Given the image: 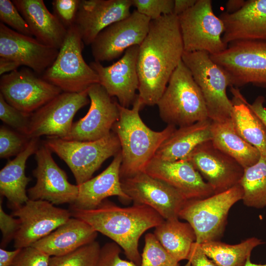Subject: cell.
<instances>
[{
	"instance_id": "obj_1",
	"label": "cell",
	"mask_w": 266,
	"mask_h": 266,
	"mask_svg": "<svg viewBox=\"0 0 266 266\" xmlns=\"http://www.w3.org/2000/svg\"><path fill=\"white\" fill-rule=\"evenodd\" d=\"M184 52L177 16L173 13L151 20L137 60V95L143 105H157Z\"/></svg>"
},
{
	"instance_id": "obj_2",
	"label": "cell",
	"mask_w": 266,
	"mask_h": 266,
	"mask_svg": "<svg viewBox=\"0 0 266 266\" xmlns=\"http://www.w3.org/2000/svg\"><path fill=\"white\" fill-rule=\"evenodd\" d=\"M69 210L71 216L86 222L118 244L129 261L137 266L141 260L138 249L139 238L146 231L165 220L146 205L134 204L122 207L106 200L95 209L83 210L70 206Z\"/></svg>"
},
{
	"instance_id": "obj_3",
	"label": "cell",
	"mask_w": 266,
	"mask_h": 266,
	"mask_svg": "<svg viewBox=\"0 0 266 266\" xmlns=\"http://www.w3.org/2000/svg\"><path fill=\"white\" fill-rule=\"evenodd\" d=\"M143 106L138 95L131 109L118 103L119 118L112 131L117 135L121 145V179L144 172L159 147L176 129L174 126L167 125L161 131L151 130L139 115Z\"/></svg>"
},
{
	"instance_id": "obj_4",
	"label": "cell",
	"mask_w": 266,
	"mask_h": 266,
	"mask_svg": "<svg viewBox=\"0 0 266 266\" xmlns=\"http://www.w3.org/2000/svg\"><path fill=\"white\" fill-rule=\"evenodd\" d=\"M157 105L160 117L167 125L179 128L209 119L202 93L182 60Z\"/></svg>"
},
{
	"instance_id": "obj_5",
	"label": "cell",
	"mask_w": 266,
	"mask_h": 266,
	"mask_svg": "<svg viewBox=\"0 0 266 266\" xmlns=\"http://www.w3.org/2000/svg\"><path fill=\"white\" fill-rule=\"evenodd\" d=\"M243 195L242 188L239 184L204 199L186 200L179 218L186 220L192 226L197 243L218 240L224 233L231 208L242 200Z\"/></svg>"
},
{
	"instance_id": "obj_6",
	"label": "cell",
	"mask_w": 266,
	"mask_h": 266,
	"mask_svg": "<svg viewBox=\"0 0 266 266\" xmlns=\"http://www.w3.org/2000/svg\"><path fill=\"white\" fill-rule=\"evenodd\" d=\"M83 44L75 25L67 29L56 59L41 77L63 92L80 93L99 83L98 74L83 58Z\"/></svg>"
},
{
	"instance_id": "obj_7",
	"label": "cell",
	"mask_w": 266,
	"mask_h": 266,
	"mask_svg": "<svg viewBox=\"0 0 266 266\" xmlns=\"http://www.w3.org/2000/svg\"><path fill=\"white\" fill-rule=\"evenodd\" d=\"M42 143L67 164L77 185L90 179L106 159L121 151L119 138L113 131L96 141H71L48 137Z\"/></svg>"
},
{
	"instance_id": "obj_8",
	"label": "cell",
	"mask_w": 266,
	"mask_h": 266,
	"mask_svg": "<svg viewBox=\"0 0 266 266\" xmlns=\"http://www.w3.org/2000/svg\"><path fill=\"white\" fill-rule=\"evenodd\" d=\"M182 60L202 93L208 118L214 122L230 119L233 104L227 95V88L231 86L227 72L206 52H184Z\"/></svg>"
},
{
	"instance_id": "obj_9",
	"label": "cell",
	"mask_w": 266,
	"mask_h": 266,
	"mask_svg": "<svg viewBox=\"0 0 266 266\" xmlns=\"http://www.w3.org/2000/svg\"><path fill=\"white\" fill-rule=\"evenodd\" d=\"M184 52L220 53L228 45L222 39L223 22L214 14L212 1L197 0L191 8L178 16Z\"/></svg>"
},
{
	"instance_id": "obj_10",
	"label": "cell",
	"mask_w": 266,
	"mask_h": 266,
	"mask_svg": "<svg viewBox=\"0 0 266 266\" xmlns=\"http://www.w3.org/2000/svg\"><path fill=\"white\" fill-rule=\"evenodd\" d=\"M210 57L229 74L231 87L252 84L266 88V41L233 42L223 51Z\"/></svg>"
},
{
	"instance_id": "obj_11",
	"label": "cell",
	"mask_w": 266,
	"mask_h": 266,
	"mask_svg": "<svg viewBox=\"0 0 266 266\" xmlns=\"http://www.w3.org/2000/svg\"><path fill=\"white\" fill-rule=\"evenodd\" d=\"M89 101L88 89L80 93L62 92L31 114L27 136L64 138L71 131L76 113Z\"/></svg>"
},
{
	"instance_id": "obj_12",
	"label": "cell",
	"mask_w": 266,
	"mask_h": 266,
	"mask_svg": "<svg viewBox=\"0 0 266 266\" xmlns=\"http://www.w3.org/2000/svg\"><path fill=\"white\" fill-rule=\"evenodd\" d=\"M0 91L7 102L29 115L63 92L26 68L0 76Z\"/></svg>"
},
{
	"instance_id": "obj_13",
	"label": "cell",
	"mask_w": 266,
	"mask_h": 266,
	"mask_svg": "<svg viewBox=\"0 0 266 266\" xmlns=\"http://www.w3.org/2000/svg\"><path fill=\"white\" fill-rule=\"evenodd\" d=\"M12 215L18 217L19 229L14 239L15 249L32 246L71 218L70 210L56 207L43 200H30L13 209Z\"/></svg>"
},
{
	"instance_id": "obj_14",
	"label": "cell",
	"mask_w": 266,
	"mask_h": 266,
	"mask_svg": "<svg viewBox=\"0 0 266 266\" xmlns=\"http://www.w3.org/2000/svg\"><path fill=\"white\" fill-rule=\"evenodd\" d=\"M151 19L133 10L127 18L101 31L91 44L95 61H111L129 48L139 46L146 36Z\"/></svg>"
},
{
	"instance_id": "obj_15",
	"label": "cell",
	"mask_w": 266,
	"mask_h": 266,
	"mask_svg": "<svg viewBox=\"0 0 266 266\" xmlns=\"http://www.w3.org/2000/svg\"><path fill=\"white\" fill-rule=\"evenodd\" d=\"M122 188L134 204L146 205L165 220L179 218L186 200L175 189L145 172L121 179Z\"/></svg>"
},
{
	"instance_id": "obj_16",
	"label": "cell",
	"mask_w": 266,
	"mask_h": 266,
	"mask_svg": "<svg viewBox=\"0 0 266 266\" xmlns=\"http://www.w3.org/2000/svg\"><path fill=\"white\" fill-rule=\"evenodd\" d=\"M51 151L43 143L35 153L37 166L33 171L35 185L27 190L30 200L47 201L54 205L73 204L78 193V186L69 183L67 176L55 163Z\"/></svg>"
},
{
	"instance_id": "obj_17",
	"label": "cell",
	"mask_w": 266,
	"mask_h": 266,
	"mask_svg": "<svg viewBox=\"0 0 266 266\" xmlns=\"http://www.w3.org/2000/svg\"><path fill=\"white\" fill-rule=\"evenodd\" d=\"M90 106L86 115L73 123L69 134L63 139L92 141L101 139L112 132L119 118L118 102L112 100L99 83L88 88Z\"/></svg>"
},
{
	"instance_id": "obj_18",
	"label": "cell",
	"mask_w": 266,
	"mask_h": 266,
	"mask_svg": "<svg viewBox=\"0 0 266 266\" xmlns=\"http://www.w3.org/2000/svg\"><path fill=\"white\" fill-rule=\"evenodd\" d=\"M188 160L211 187L214 194L239 184L244 168L234 159L216 148L211 140L197 146Z\"/></svg>"
},
{
	"instance_id": "obj_19",
	"label": "cell",
	"mask_w": 266,
	"mask_h": 266,
	"mask_svg": "<svg viewBox=\"0 0 266 266\" xmlns=\"http://www.w3.org/2000/svg\"><path fill=\"white\" fill-rule=\"evenodd\" d=\"M139 46L127 49L123 57L107 66L93 61L90 66L98 74L100 84L111 97H116L122 106L129 108L133 104L139 88L137 60Z\"/></svg>"
},
{
	"instance_id": "obj_20",
	"label": "cell",
	"mask_w": 266,
	"mask_h": 266,
	"mask_svg": "<svg viewBox=\"0 0 266 266\" xmlns=\"http://www.w3.org/2000/svg\"><path fill=\"white\" fill-rule=\"evenodd\" d=\"M58 53V49L0 23V57L14 60L42 75L53 64Z\"/></svg>"
},
{
	"instance_id": "obj_21",
	"label": "cell",
	"mask_w": 266,
	"mask_h": 266,
	"mask_svg": "<svg viewBox=\"0 0 266 266\" xmlns=\"http://www.w3.org/2000/svg\"><path fill=\"white\" fill-rule=\"evenodd\" d=\"M144 172L175 189L186 200L204 199L214 194L211 187L186 159L165 161L154 158Z\"/></svg>"
},
{
	"instance_id": "obj_22",
	"label": "cell",
	"mask_w": 266,
	"mask_h": 266,
	"mask_svg": "<svg viewBox=\"0 0 266 266\" xmlns=\"http://www.w3.org/2000/svg\"><path fill=\"white\" fill-rule=\"evenodd\" d=\"M132 0H80L74 25L86 45L105 28L128 17Z\"/></svg>"
},
{
	"instance_id": "obj_23",
	"label": "cell",
	"mask_w": 266,
	"mask_h": 266,
	"mask_svg": "<svg viewBox=\"0 0 266 266\" xmlns=\"http://www.w3.org/2000/svg\"><path fill=\"white\" fill-rule=\"evenodd\" d=\"M219 18L225 30L222 36L228 45L238 41L266 42V0H248L237 11L224 12Z\"/></svg>"
},
{
	"instance_id": "obj_24",
	"label": "cell",
	"mask_w": 266,
	"mask_h": 266,
	"mask_svg": "<svg viewBox=\"0 0 266 266\" xmlns=\"http://www.w3.org/2000/svg\"><path fill=\"white\" fill-rule=\"evenodd\" d=\"M122 160L120 151L101 173L78 185L77 199L70 206L79 209H93L111 196H117L125 202L132 201L121 186L120 171Z\"/></svg>"
},
{
	"instance_id": "obj_25",
	"label": "cell",
	"mask_w": 266,
	"mask_h": 266,
	"mask_svg": "<svg viewBox=\"0 0 266 266\" xmlns=\"http://www.w3.org/2000/svg\"><path fill=\"white\" fill-rule=\"evenodd\" d=\"M33 35L40 42L59 50L67 29L47 9L43 0H13Z\"/></svg>"
},
{
	"instance_id": "obj_26",
	"label": "cell",
	"mask_w": 266,
	"mask_h": 266,
	"mask_svg": "<svg viewBox=\"0 0 266 266\" xmlns=\"http://www.w3.org/2000/svg\"><path fill=\"white\" fill-rule=\"evenodd\" d=\"M97 235L89 224L73 217L32 246L50 257L59 256L95 241Z\"/></svg>"
},
{
	"instance_id": "obj_27",
	"label": "cell",
	"mask_w": 266,
	"mask_h": 266,
	"mask_svg": "<svg viewBox=\"0 0 266 266\" xmlns=\"http://www.w3.org/2000/svg\"><path fill=\"white\" fill-rule=\"evenodd\" d=\"M39 145V138H31L26 148L0 171V193L6 197L12 209L29 200L26 187L31 178L25 174L26 164Z\"/></svg>"
},
{
	"instance_id": "obj_28",
	"label": "cell",
	"mask_w": 266,
	"mask_h": 266,
	"mask_svg": "<svg viewBox=\"0 0 266 266\" xmlns=\"http://www.w3.org/2000/svg\"><path fill=\"white\" fill-rule=\"evenodd\" d=\"M211 123L207 119L176 128L160 145L154 158L165 161L186 159L197 146L211 140Z\"/></svg>"
},
{
	"instance_id": "obj_29",
	"label": "cell",
	"mask_w": 266,
	"mask_h": 266,
	"mask_svg": "<svg viewBox=\"0 0 266 266\" xmlns=\"http://www.w3.org/2000/svg\"><path fill=\"white\" fill-rule=\"evenodd\" d=\"M211 141L213 145L237 161L244 168L255 164L261 154L236 131L230 119L212 121Z\"/></svg>"
},
{
	"instance_id": "obj_30",
	"label": "cell",
	"mask_w": 266,
	"mask_h": 266,
	"mask_svg": "<svg viewBox=\"0 0 266 266\" xmlns=\"http://www.w3.org/2000/svg\"><path fill=\"white\" fill-rule=\"evenodd\" d=\"M233 96L231 119L237 133L266 157V127L252 111L239 90L231 87Z\"/></svg>"
},
{
	"instance_id": "obj_31",
	"label": "cell",
	"mask_w": 266,
	"mask_h": 266,
	"mask_svg": "<svg viewBox=\"0 0 266 266\" xmlns=\"http://www.w3.org/2000/svg\"><path fill=\"white\" fill-rule=\"evenodd\" d=\"M154 234L166 251L178 262L188 259L195 232L188 222L178 219L165 220L155 228Z\"/></svg>"
},
{
	"instance_id": "obj_32",
	"label": "cell",
	"mask_w": 266,
	"mask_h": 266,
	"mask_svg": "<svg viewBox=\"0 0 266 266\" xmlns=\"http://www.w3.org/2000/svg\"><path fill=\"white\" fill-rule=\"evenodd\" d=\"M264 242L252 237L234 245L218 240L200 244L203 252L218 266H244L252 250Z\"/></svg>"
},
{
	"instance_id": "obj_33",
	"label": "cell",
	"mask_w": 266,
	"mask_h": 266,
	"mask_svg": "<svg viewBox=\"0 0 266 266\" xmlns=\"http://www.w3.org/2000/svg\"><path fill=\"white\" fill-rule=\"evenodd\" d=\"M239 184L245 205L257 209L266 207V157L261 156L255 164L244 168Z\"/></svg>"
},
{
	"instance_id": "obj_34",
	"label": "cell",
	"mask_w": 266,
	"mask_h": 266,
	"mask_svg": "<svg viewBox=\"0 0 266 266\" xmlns=\"http://www.w3.org/2000/svg\"><path fill=\"white\" fill-rule=\"evenodd\" d=\"M100 248L95 240L67 254L51 257L49 266H97Z\"/></svg>"
},
{
	"instance_id": "obj_35",
	"label": "cell",
	"mask_w": 266,
	"mask_h": 266,
	"mask_svg": "<svg viewBox=\"0 0 266 266\" xmlns=\"http://www.w3.org/2000/svg\"><path fill=\"white\" fill-rule=\"evenodd\" d=\"M140 266H181L162 246L154 233L145 235ZM185 266H191L188 263Z\"/></svg>"
},
{
	"instance_id": "obj_36",
	"label": "cell",
	"mask_w": 266,
	"mask_h": 266,
	"mask_svg": "<svg viewBox=\"0 0 266 266\" xmlns=\"http://www.w3.org/2000/svg\"><path fill=\"white\" fill-rule=\"evenodd\" d=\"M27 136L4 126L0 128V157L17 156L27 147L30 140Z\"/></svg>"
},
{
	"instance_id": "obj_37",
	"label": "cell",
	"mask_w": 266,
	"mask_h": 266,
	"mask_svg": "<svg viewBox=\"0 0 266 266\" xmlns=\"http://www.w3.org/2000/svg\"><path fill=\"white\" fill-rule=\"evenodd\" d=\"M31 115L9 104L0 93V119L4 123L27 136Z\"/></svg>"
},
{
	"instance_id": "obj_38",
	"label": "cell",
	"mask_w": 266,
	"mask_h": 266,
	"mask_svg": "<svg viewBox=\"0 0 266 266\" xmlns=\"http://www.w3.org/2000/svg\"><path fill=\"white\" fill-rule=\"evenodd\" d=\"M0 22L12 30L29 36H33L26 20L21 15L12 1L0 0Z\"/></svg>"
},
{
	"instance_id": "obj_39",
	"label": "cell",
	"mask_w": 266,
	"mask_h": 266,
	"mask_svg": "<svg viewBox=\"0 0 266 266\" xmlns=\"http://www.w3.org/2000/svg\"><path fill=\"white\" fill-rule=\"evenodd\" d=\"M132 5L151 20L173 13L174 0H132Z\"/></svg>"
},
{
	"instance_id": "obj_40",
	"label": "cell",
	"mask_w": 266,
	"mask_h": 266,
	"mask_svg": "<svg viewBox=\"0 0 266 266\" xmlns=\"http://www.w3.org/2000/svg\"><path fill=\"white\" fill-rule=\"evenodd\" d=\"M50 257L31 246L21 248L10 266H49Z\"/></svg>"
},
{
	"instance_id": "obj_41",
	"label": "cell",
	"mask_w": 266,
	"mask_h": 266,
	"mask_svg": "<svg viewBox=\"0 0 266 266\" xmlns=\"http://www.w3.org/2000/svg\"><path fill=\"white\" fill-rule=\"evenodd\" d=\"M80 0H54V14L67 29L75 24Z\"/></svg>"
},
{
	"instance_id": "obj_42",
	"label": "cell",
	"mask_w": 266,
	"mask_h": 266,
	"mask_svg": "<svg viewBox=\"0 0 266 266\" xmlns=\"http://www.w3.org/2000/svg\"><path fill=\"white\" fill-rule=\"evenodd\" d=\"M121 248L114 242L105 244L101 248L97 266H137L120 257Z\"/></svg>"
},
{
	"instance_id": "obj_43",
	"label": "cell",
	"mask_w": 266,
	"mask_h": 266,
	"mask_svg": "<svg viewBox=\"0 0 266 266\" xmlns=\"http://www.w3.org/2000/svg\"><path fill=\"white\" fill-rule=\"evenodd\" d=\"M2 200L0 203V229L2 233L0 248H3L14 237L20 227V221L12 215L6 213L2 207Z\"/></svg>"
},
{
	"instance_id": "obj_44",
	"label": "cell",
	"mask_w": 266,
	"mask_h": 266,
	"mask_svg": "<svg viewBox=\"0 0 266 266\" xmlns=\"http://www.w3.org/2000/svg\"><path fill=\"white\" fill-rule=\"evenodd\" d=\"M191 266H218L202 251L200 244L195 242L188 259Z\"/></svg>"
},
{
	"instance_id": "obj_45",
	"label": "cell",
	"mask_w": 266,
	"mask_h": 266,
	"mask_svg": "<svg viewBox=\"0 0 266 266\" xmlns=\"http://www.w3.org/2000/svg\"><path fill=\"white\" fill-rule=\"evenodd\" d=\"M265 102V98L259 96L252 104L248 102V105L266 127V108L264 106Z\"/></svg>"
},
{
	"instance_id": "obj_46",
	"label": "cell",
	"mask_w": 266,
	"mask_h": 266,
	"mask_svg": "<svg viewBox=\"0 0 266 266\" xmlns=\"http://www.w3.org/2000/svg\"><path fill=\"white\" fill-rule=\"evenodd\" d=\"M21 249L7 251L2 248L0 249V266H10L13 263Z\"/></svg>"
},
{
	"instance_id": "obj_47",
	"label": "cell",
	"mask_w": 266,
	"mask_h": 266,
	"mask_svg": "<svg viewBox=\"0 0 266 266\" xmlns=\"http://www.w3.org/2000/svg\"><path fill=\"white\" fill-rule=\"evenodd\" d=\"M21 65L17 62L6 58L0 57V76L17 70Z\"/></svg>"
},
{
	"instance_id": "obj_48",
	"label": "cell",
	"mask_w": 266,
	"mask_h": 266,
	"mask_svg": "<svg viewBox=\"0 0 266 266\" xmlns=\"http://www.w3.org/2000/svg\"><path fill=\"white\" fill-rule=\"evenodd\" d=\"M197 0H174L173 14L178 16L191 8Z\"/></svg>"
},
{
	"instance_id": "obj_49",
	"label": "cell",
	"mask_w": 266,
	"mask_h": 266,
	"mask_svg": "<svg viewBox=\"0 0 266 266\" xmlns=\"http://www.w3.org/2000/svg\"><path fill=\"white\" fill-rule=\"evenodd\" d=\"M243 0H229L226 3V12L228 13H234L243 6L245 3Z\"/></svg>"
},
{
	"instance_id": "obj_50",
	"label": "cell",
	"mask_w": 266,
	"mask_h": 266,
	"mask_svg": "<svg viewBox=\"0 0 266 266\" xmlns=\"http://www.w3.org/2000/svg\"><path fill=\"white\" fill-rule=\"evenodd\" d=\"M244 266H266V264L261 265L253 263L251 261L250 257L247 259Z\"/></svg>"
}]
</instances>
